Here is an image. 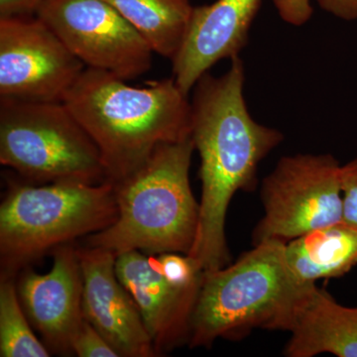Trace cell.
<instances>
[{
  "label": "cell",
  "mask_w": 357,
  "mask_h": 357,
  "mask_svg": "<svg viewBox=\"0 0 357 357\" xmlns=\"http://www.w3.org/2000/svg\"><path fill=\"white\" fill-rule=\"evenodd\" d=\"M245 70L239 56L225 75L206 73L195 84L192 134L201 158L202 196L196 241L189 256L204 272L230 262L225 220L232 197L255 187L260 162L283 141L280 131L257 123L243 95Z\"/></svg>",
  "instance_id": "6da1fadb"
},
{
  "label": "cell",
  "mask_w": 357,
  "mask_h": 357,
  "mask_svg": "<svg viewBox=\"0 0 357 357\" xmlns=\"http://www.w3.org/2000/svg\"><path fill=\"white\" fill-rule=\"evenodd\" d=\"M105 70L86 68L63 102L102 155L107 181L139 169L164 143L191 138V102L174 77L130 86Z\"/></svg>",
  "instance_id": "7a4b0ae2"
},
{
  "label": "cell",
  "mask_w": 357,
  "mask_h": 357,
  "mask_svg": "<svg viewBox=\"0 0 357 357\" xmlns=\"http://www.w3.org/2000/svg\"><path fill=\"white\" fill-rule=\"evenodd\" d=\"M194 150L192 137L164 143L135 172L114 183L116 220L86 237V246L116 256L129 251L189 255L199 220V203L190 184Z\"/></svg>",
  "instance_id": "3957f363"
},
{
  "label": "cell",
  "mask_w": 357,
  "mask_h": 357,
  "mask_svg": "<svg viewBox=\"0 0 357 357\" xmlns=\"http://www.w3.org/2000/svg\"><path fill=\"white\" fill-rule=\"evenodd\" d=\"M117 215L109 181L11 182L0 206V279L16 278L51 250L107 229Z\"/></svg>",
  "instance_id": "277c9868"
},
{
  "label": "cell",
  "mask_w": 357,
  "mask_h": 357,
  "mask_svg": "<svg viewBox=\"0 0 357 357\" xmlns=\"http://www.w3.org/2000/svg\"><path fill=\"white\" fill-rule=\"evenodd\" d=\"M303 286L289 269L285 243L255 244L234 264L204 272L190 347H210L218 338L243 337L256 328L278 331Z\"/></svg>",
  "instance_id": "5b68a950"
},
{
  "label": "cell",
  "mask_w": 357,
  "mask_h": 357,
  "mask_svg": "<svg viewBox=\"0 0 357 357\" xmlns=\"http://www.w3.org/2000/svg\"><path fill=\"white\" fill-rule=\"evenodd\" d=\"M0 163L31 184L107 181L95 141L62 102L0 96Z\"/></svg>",
  "instance_id": "8992f818"
},
{
  "label": "cell",
  "mask_w": 357,
  "mask_h": 357,
  "mask_svg": "<svg viewBox=\"0 0 357 357\" xmlns=\"http://www.w3.org/2000/svg\"><path fill=\"white\" fill-rule=\"evenodd\" d=\"M340 165L331 154H296L280 159L263 181L264 215L253 243H288L312 230L342 222Z\"/></svg>",
  "instance_id": "52a82bcc"
},
{
  "label": "cell",
  "mask_w": 357,
  "mask_h": 357,
  "mask_svg": "<svg viewBox=\"0 0 357 357\" xmlns=\"http://www.w3.org/2000/svg\"><path fill=\"white\" fill-rule=\"evenodd\" d=\"M36 15L86 68L130 81L152 67L144 37L105 0H45Z\"/></svg>",
  "instance_id": "ba28073f"
},
{
  "label": "cell",
  "mask_w": 357,
  "mask_h": 357,
  "mask_svg": "<svg viewBox=\"0 0 357 357\" xmlns=\"http://www.w3.org/2000/svg\"><path fill=\"white\" fill-rule=\"evenodd\" d=\"M84 69L38 16L0 17V96L63 102Z\"/></svg>",
  "instance_id": "9c48e42d"
},
{
  "label": "cell",
  "mask_w": 357,
  "mask_h": 357,
  "mask_svg": "<svg viewBox=\"0 0 357 357\" xmlns=\"http://www.w3.org/2000/svg\"><path fill=\"white\" fill-rule=\"evenodd\" d=\"M50 272L30 268L17 275L16 288L26 316L51 354H73V340L84 323L83 275L77 248L54 250Z\"/></svg>",
  "instance_id": "30bf717a"
},
{
  "label": "cell",
  "mask_w": 357,
  "mask_h": 357,
  "mask_svg": "<svg viewBox=\"0 0 357 357\" xmlns=\"http://www.w3.org/2000/svg\"><path fill=\"white\" fill-rule=\"evenodd\" d=\"M83 275L84 317L121 357L159 356L137 305L115 271L107 249L77 248Z\"/></svg>",
  "instance_id": "8fae6325"
},
{
  "label": "cell",
  "mask_w": 357,
  "mask_h": 357,
  "mask_svg": "<svg viewBox=\"0 0 357 357\" xmlns=\"http://www.w3.org/2000/svg\"><path fill=\"white\" fill-rule=\"evenodd\" d=\"M262 0H217L194 7L184 40L172 62L178 88L189 95L199 77L223 59L238 56Z\"/></svg>",
  "instance_id": "7c38bea8"
},
{
  "label": "cell",
  "mask_w": 357,
  "mask_h": 357,
  "mask_svg": "<svg viewBox=\"0 0 357 357\" xmlns=\"http://www.w3.org/2000/svg\"><path fill=\"white\" fill-rule=\"evenodd\" d=\"M115 271L137 305L158 354L189 342L199 288L182 289L167 281L155 255L129 251L116 256Z\"/></svg>",
  "instance_id": "4fadbf2b"
},
{
  "label": "cell",
  "mask_w": 357,
  "mask_h": 357,
  "mask_svg": "<svg viewBox=\"0 0 357 357\" xmlns=\"http://www.w3.org/2000/svg\"><path fill=\"white\" fill-rule=\"evenodd\" d=\"M279 331L291 333L289 357H357V307L338 304L316 283L303 286Z\"/></svg>",
  "instance_id": "5bb4252c"
},
{
  "label": "cell",
  "mask_w": 357,
  "mask_h": 357,
  "mask_svg": "<svg viewBox=\"0 0 357 357\" xmlns=\"http://www.w3.org/2000/svg\"><path fill=\"white\" fill-rule=\"evenodd\" d=\"M285 258L302 285L344 276L357 265V229L342 220L312 230L285 243Z\"/></svg>",
  "instance_id": "9a60e30c"
},
{
  "label": "cell",
  "mask_w": 357,
  "mask_h": 357,
  "mask_svg": "<svg viewBox=\"0 0 357 357\" xmlns=\"http://www.w3.org/2000/svg\"><path fill=\"white\" fill-rule=\"evenodd\" d=\"M144 37L154 53L172 61L194 6L190 0H105Z\"/></svg>",
  "instance_id": "2e32d148"
},
{
  "label": "cell",
  "mask_w": 357,
  "mask_h": 357,
  "mask_svg": "<svg viewBox=\"0 0 357 357\" xmlns=\"http://www.w3.org/2000/svg\"><path fill=\"white\" fill-rule=\"evenodd\" d=\"M30 325L18 296L16 278L0 279V356H51Z\"/></svg>",
  "instance_id": "e0dca14e"
},
{
  "label": "cell",
  "mask_w": 357,
  "mask_h": 357,
  "mask_svg": "<svg viewBox=\"0 0 357 357\" xmlns=\"http://www.w3.org/2000/svg\"><path fill=\"white\" fill-rule=\"evenodd\" d=\"M319 6L340 20H357V0H317ZM283 20L293 24H301L312 13L310 0H275Z\"/></svg>",
  "instance_id": "ac0fdd59"
},
{
  "label": "cell",
  "mask_w": 357,
  "mask_h": 357,
  "mask_svg": "<svg viewBox=\"0 0 357 357\" xmlns=\"http://www.w3.org/2000/svg\"><path fill=\"white\" fill-rule=\"evenodd\" d=\"M157 265L166 280L182 289L199 288L204 270L188 255L164 252L155 255Z\"/></svg>",
  "instance_id": "d6986e66"
},
{
  "label": "cell",
  "mask_w": 357,
  "mask_h": 357,
  "mask_svg": "<svg viewBox=\"0 0 357 357\" xmlns=\"http://www.w3.org/2000/svg\"><path fill=\"white\" fill-rule=\"evenodd\" d=\"M73 354L79 357H119L114 347L84 319L73 340Z\"/></svg>",
  "instance_id": "ffe728a7"
},
{
  "label": "cell",
  "mask_w": 357,
  "mask_h": 357,
  "mask_svg": "<svg viewBox=\"0 0 357 357\" xmlns=\"http://www.w3.org/2000/svg\"><path fill=\"white\" fill-rule=\"evenodd\" d=\"M342 222L357 229V157L340 168Z\"/></svg>",
  "instance_id": "44dd1931"
},
{
  "label": "cell",
  "mask_w": 357,
  "mask_h": 357,
  "mask_svg": "<svg viewBox=\"0 0 357 357\" xmlns=\"http://www.w3.org/2000/svg\"><path fill=\"white\" fill-rule=\"evenodd\" d=\"M45 0H0V17L36 15Z\"/></svg>",
  "instance_id": "7402d4cb"
}]
</instances>
